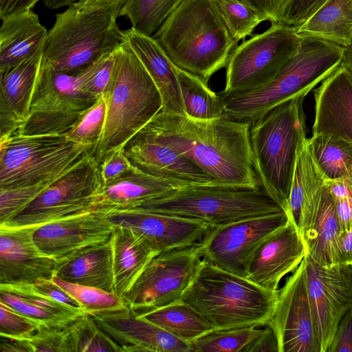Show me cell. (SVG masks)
<instances>
[{"instance_id":"9","label":"cell","mask_w":352,"mask_h":352,"mask_svg":"<svg viewBox=\"0 0 352 352\" xmlns=\"http://www.w3.org/2000/svg\"><path fill=\"white\" fill-rule=\"evenodd\" d=\"M198 219L212 228L283 211L262 188L191 186L134 208Z\"/></svg>"},{"instance_id":"35","label":"cell","mask_w":352,"mask_h":352,"mask_svg":"<svg viewBox=\"0 0 352 352\" xmlns=\"http://www.w3.org/2000/svg\"><path fill=\"white\" fill-rule=\"evenodd\" d=\"M185 115L195 120H212L222 116L223 104L214 93L197 76L176 66Z\"/></svg>"},{"instance_id":"18","label":"cell","mask_w":352,"mask_h":352,"mask_svg":"<svg viewBox=\"0 0 352 352\" xmlns=\"http://www.w3.org/2000/svg\"><path fill=\"white\" fill-rule=\"evenodd\" d=\"M114 224L101 210L63 219L37 228L38 247L60 264L88 249L110 241Z\"/></svg>"},{"instance_id":"45","label":"cell","mask_w":352,"mask_h":352,"mask_svg":"<svg viewBox=\"0 0 352 352\" xmlns=\"http://www.w3.org/2000/svg\"><path fill=\"white\" fill-rule=\"evenodd\" d=\"M87 351L118 352V350L113 343L86 313L78 320L76 352Z\"/></svg>"},{"instance_id":"3","label":"cell","mask_w":352,"mask_h":352,"mask_svg":"<svg viewBox=\"0 0 352 352\" xmlns=\"http://www.w3.org/2000/svg\"><path fill=\"white\" fill-rule=\"evenodd\" d=\"M103 131L93 153L102 164L146 125L162 109L160 91L146 68L122 41L115 50L112 76L104 94Z\"/></svg>"},{"instance_id":"17","label":"cell","mask_w":352,"mask_h":352,"mask_svg":"<svg viewBox=\"0 0 352 352\" xmlns=\"http://www.w3.org/2000/svg\"><path fill=\"white\" fill-rule=\"evenodd\" d=\"M123 151L135 167L181 188L223 187L186 155L165 143L147 124L126 143Z\"/></svg>"},{"instance_id":"24","label":"cell","mask_w":352,"mask_h":352,"mask_svg":"<svg viewBox=\"0 0 352 352\" xmlns=\"http://www.w3.org/2000/svg\"><path fill=\"white\" fill-rule=\"evenodd\" d=\"M43 53L0 71V137L18 130L25 122Z\"/></svg>"},{"instance_id":"53","label":"cell","mask_w":352,"mask_h":352,"mask_svg":"<svg viewBox=\"0 0 352 352\" xmlns=\"http://www.w3.org/2000/svg\"><path fill=\"white\" fill-rule=\"evenodd\" d=\"M41 0H0V18L14 13L33 9Z\"/></svg>"},{"instance_id":"16","label":"cell","mask_w":352,"mask_h":352,"mask_svg":"<svg viewBox=\"0 0 352 352\" xmlns=\"http://www.w3.org/2000/svg\"><path fill=\"white\" fill-rule=\"evenodd\" d=\"M304 261L321 352H327L340 321L352 308V265L324 267L308 255Z\"/></svg>"},{"instance_id":"33","label":"cell","mask_w":352,"mask_h":352,"mask_svg":"<svg viewBox=\"0 0 352 352\" xmlns=\"http://www.w3.org/2000/svg\"><path fill=\"white\" fill-rule=\"evenodd\" d=\"M301 37H314L344 47L352 43V0H328L302 25Z\"/></svg>"},{"instance_id":"58","label":"cell","mask_w":352,"mask_h":352,"mask_svg":"<svg viewBox=\"0 0 352 352\" xmlns=\"http://www.w3.org/2000/svg\"><path fill=\"white\" fill-rule=\"evenodd\" d=\"M352 265V264H351Z\"/></svg>"},{"instance_id":"52","label":"cell","mask_w":352,"mask_h":352,"mask_svg":"<svg viewBox=\"0 0 352 352\" xmlns=\"http://www.w3.org/2000/svg\"><path fill=\"white\" fill-rule=\"evenodd\" d=\"M264 12L272 23H279L290 0H248Z\"/></svg>"},{"instance_id":"23","label":"cell","mask_w":352,"mask_h":352,"mask_svg":"<svg viewBox=\"0 0 352 352\" xmlns=\"http://www.w3.org/2000/svg\"><path fill=\"white\" fill-rule=\"evenodd\" d=\"M312 135L322 134L352 145V76L342 65L314 90Z\"/></svg>"},{"instance_id":"46","label":"cell","mask_w":352,"mask_h":352,"mask_svg":"<svg viewBox=\"0 0 352 352\" xmlns=\"http://www.w3.org/2000/svg\"><path fill=\"white\" fill-rule=\"evenodd\" d=\"M0 336L12 338H27L42 325L4 303L0 302Z\"/></svg>"},{"instance_id":"29","label":"cell","mask_w":352,"mask_h":352,"mask_svg":"<svg viewBox=\"0 0 352 352\" xmlns=\"http://www.w3.org/2000/svg\"><path fill=\"white\" fill-rule=\"evenodd\" d=\"M110 243L114 293L124 299L147 264L160 252L142 235L119 225H114Z\"/></svg>"},{"instance_id":"27","label":"cell","mask_w":352,"mask_h":352,"mask_svg":"<svg viewBox=\"0 0 352 352\" xmlns=\"http://www.w3.org/2000/svg\"><path fill=\"white\" fill-rule=\"evenodd\" d=\"M342 233L335 204L326 180L310 222L301 233L306 255L324 267L340 265V241Z\"/></svg>"},{"instance_id":"14","label":"cell","mask_w":352,"mask_h":352,"mask_svg":"<svg viewBox=\"0 0 352 352\" xmlns=\"http://www.w3.org/2000/svg\"><path fill=\"white\" fill-rule=\"evenodd\" d=\"M289 221L283 210L213 227L199 244L202 257L223 270L247 278L257 248Z\"/></svg>"},{"instance_id":"7","label":"cell","mask_w":352,"mask_h":352,"mask_svg":"<svg viewBox=\"0 0 352 352\" xmlns=\"http://www.w3.org/2000/svg\"><path fill=\"white\" fill-rule=\"evenodd\" d=\"M118 13L105 8L85 7L78 2L56 14L48 31L43 62L63 74L80 72L122 43Z\"/></svg>"},{"instance_id":"51","label":"cell","mask_w":352,"mask_h":352,"mask_svg":"<svg viewBox=\"0 0 352 352\" xmlns=\"http://www.w3.org/2000/svg\"><path fill=\"white\" fill-rule=\"evenodd\" d=\"M242 352H279L276 333L270 326L265 325L263 332L251 341Z\"/></svg>"},{"instance_id":"43","label":"cell","mask_w":352,"mask_h":352,"mask_svg":"<svg viewBox=\"0 0 352 352\" xmlns=\"http://www.w3.org/2000/svg\"><path fill=\"white\" fill-rule=\"evenodd\" d=\"M115 61V51L107 54L78 72L80 91L96 99L103 96L109 83Z\"/></svg>"},{"instance_id":"28","label":"cell","mask_w":352,"mask_h":352,"mask_svg":"<svg viewBox=\"0 0 352 352\" xmlns=\"http://www.w3.org/2000/svg\"><path fill=\"white\" fill-rule=\"evenodd\" d=\"M181 187L132 167L103 184L102 208L107 212L139 208Z\"/></svg>"},{"instance_id":"49","label":"cell","mask_w":352,"mask_h":352,"mask_svg":"<svg viewBox=\"0 0 352 352\" xmlns=\"http://www.w3.org/2000/svg\"><path fill=\"white\" fill-rule=\"evenodd\" d=\"M132 166L124 153L123 148L116 151L100 164L103 184L120 176L130 169Z\"/></svg>"},{"instance_id":"32","label":"cell","mask_w":352,"mask_h":352,"mask_svg":"<svg viewBox=\"0 0 352 352\" xmlns=\"http://www.w3.org/2000/svg\"><path fill=\"white\" fill-rule=\"evenodd\" d=\"M54 276L70 283L91 286L114 293L113 256L110 241L82 252L58 264Z\"/></svg>"},{"instance_id":"37","label":"cell","mask_w":352,"mask_h":352,"mask_svg":"<svg viewBox=\"0 0 352 352\" xmlns=\"http://www.w3.org/2000/svg\"><path fill=\"white\" fill-rule=\"evenodd\" d=\"M184 0H127L120 16H126L131 28L152 36Z\"/></svg>"},{"instance_id":"40","label":"cell","mask_w":352,"mask_h":352,"mask_svg":"<svg viewBox=\"0 0 352 352\" xmlns=\"http://www.w3.org/2000/svg\"><path fill=\"white\" fill-rule=\"evenodd\" d=\"M80 318L63 327H50L41 325L30 337L25 338L30 351L76 352Z\"/></svg>"},{"instance_id":"38","label":"cell","mask_w":352,"mask_h":352,"mask_svg":"<svg viewBox=\"0 0 352 352\" xmlns=\"http://www.w3.org/2000/svg\"><path fill=\"white\" fill-rule=\"evenodd\" d=\"M221 16L233 39L237 43L252 36L254 29L267 16L248 0H215Z\"/></svg>"},{"instance_id":"57","label":"cell","mask_w":352,"mask_h":352,"mask_svg":"<svg viewBox=\"0 0 352 352\" xmlns=\"http://www.w3.org/2000/svg\"><path fill=\"white\" fill-rule=\"evenodd\" d=\"M342 65L352 76V43L344 50Z\"/></svg>"},{"instance_id":"2","label":"cell","mask_w":352,"mask_h":352,"mask_svg":"<svg viewBox=\"0 0 352 352\" xmlns=\"http://www.w3.org/2000/svg\"><path fill=\"white\" fill-rule=\"evenodd\" d=\"M152 36L177 67L206 83L238 45L215 0H184Z\"/></svg>"},{"instance_id":"25","label":"cell","mask_w":352,"mask_h":352,"mask_svg":"<svg viewBox=\"0 0 352 352\" xmlns=\"http://www.w3.org/2000/svg\"><path fill=\"white\" fill-rule=\"evenodd\" d=\"M122 41L136 54L157 87L162 100L161 111L186 116L176 65L160 43L133 28L122 31Z\"/></svg>"},{"instance_id":"21","label":"cell","mask_w":352,"mask_h":352,"mask_svg":"<svg viewBox=\"0 0 352 352\" xmlns=\"http://www.w3.org/2000/svg\"><path fill=\"white\" fill-rule=\"evenodd\" d=\"M36 229L0 226V283H34L55 276L58 263L38 247Z\"/></svg>"},{"instance_id":"50","label":"cell","mask_w":352,"mask_h":352,"mask_svg":"<svg viewBox=\"0 0 352 352\" xmlns=\"http://www.w3.org/2000/svg\"><path fill=\"white\" fill-rule=\"evenodd\" d=\"M32 284L43 294L66 305L83 310L80 303L56 284L52 278L41 279Z\"/></svg>"},{"instance_id":"5","label":"cell","mask_w":352,"mask_h":352,"mask_svg":"<svg viewBox=\"0 0 352 352\" xmlns=\"http://www.w3.org/2000/svg\"><path fill=\"white\" fill-rule=\"evenodd\" d=\"M306 96L285 101L250 122L252 159L261 187L286 213L297 155L307 139Z\"/></svg>"},{"instance_id":"13","label":"cell","mask_w":352,"mask_h":352,"mask_svg":"<svg viewBox=\"0 0 352 352\" xmlns=\"http://www.w3.org/2000/svg\"><path fill=\"white\" fill-rule=\"evenodd\" d=\"M199 244L157 254L123 299L126 306L140 316L180 300L203 261Z\"/></svg>"},{"instance_id":"41","label":"cell","mask_w":352,"mask_h":352,"mask_svg":"<svg viewBox=\"0 0 352 352\" xmlns=\"http://www.w3.org/2000/svg\"><path fill=\"white\" fill-rule=\"evenodd\" d=\"M106 111V100L103 95L82 114L65 135L69 140L91 148L93 155L103 131Z\"/></svg>"},{"instance_id":"8","label":"cell","mask_w":352,"mask_h":352,"mask_svg":"<svg viewBox=\"0 0 352 352\" xmlns=\"http://www.w3.org/2000/svg\"><path fill=\"white\" fill-rule=\"evenodd\" d=\"M91 153L65 135L0 137V188L53 183Z\"/></svg>"},{"instance_id":"44","label":"cell","mask_w":352,"mask_h":352,"mask_svg":"<svg viewBox=\"0 0 352 352\" xmlns=\"http://www.w3.org/2000/svg\"><path fill=\"white\" fill-rule=\"evenodd\" d=\"M52 184L41 183L12 188H0V224L12 220Z\"/></svg>"},{"instance_id":"19","label":"cell","mask_w":352,"mask_h":352,"mask_svg":"<svg viewBox=\"0 0 352 352\" xmlns=\"http://www.w3.org/2000/svg\"><path fill=\"white\" fill-rule=\"evenodd\" d=\"M88 314L118 352H190L189 344L137 315L126 304Z\"/></svg>"},{"instance_id":"31","label":"cell","mask_w":352,"mask_h":352,"mask_svg":"<svg viewBox=\"0 0 352 352\" xmlns=\"http://www.w3.org/2000/svg\"><path fill=\"white\" fill-rule=\"evenodd\" d=\"M327 179L311 153L307 138L297 155L287 212L300 234L310 222Z\"/></svg>"},{"instance_id":"20","label":"cell","mask_w":352,"mask_h":352,"mask_svg":"<svg viewBox=\"0 0 352 352\" xmlns=\"http://www.w3.org/2000/svg\"><path fill=\"white\" fill-rule=\"evenodd\" d=\"M107 217L142 235L159 252L197 245L212 228L198 219L140 209L114 210Z\"/></svg>"},{"instance_id":"47","label":"cell","mask_w":352,"mask_h":352,"mask_svg":"<svg viewBox=\"0 0 352 352\" xmlns=\"http://www.w3.org/2000/svg\"><path fill=\"white\" fill-rule=\"evenodd\" d=\"M328 0H290L279 23L297 28L302 25Z\"/></svg>"},{"instance_id":"42","label":"cell","mask_w":352,"mask_h":352,"mask_svg":"<svg viewBox=\"0 0 352 352\" xmlns=\"http://www.w3.org/2000/svg\"><path fill=\"white\" fill-rule=\"evenodd\" d=\"M52 280L71 295L86 313L117 309L125 305L123 299L116 294L101 289L70 283L54 276Z\"/></svg>"},{"instance_id":"56","label":"cell","mask_w":352,"mask_h":352,"mask_svg":"<svg viewBox=\"0 0 352 352\" xmlns=\"http://www.w3.org/2000/svg\"><path fill=\"white\" fill-rule=\"evenodd\" d=\"M78 0H41L43 3L49 9H58L69 6Z\"/></svg>"},{"instance_id":"1","label":"cell","mask_w":352,"mask_h":352,"mask_svg":"<svg viewBox=\"0 0 352 352\" xmlns=\"http://www.w3.org/2000/svg\"><path fill=\"white\" fill-rule=\"evenodd\" d=\"M147 125L221 186L261 188L253 163L250 122L223 116L195 120L160 111Z\"/></svg>"},{"instance_id":"39","label":"cell","mask_w":352,"mask_h":352,"mask_svg":"<svg viewBox=\"0 0 352 352\" xmlns=\"http://www.w3.org/2000/svg\"><path fill=\"white\" fill-rule=\"evenodd\" d=\"M263 331L258 327L216 329L191 342L190 352H242Z\"/></svg>"},{"instance_id":"55","label":"cell","mask_w":352,"mask_h":352,"mask_svg":"<svg viewBox=\"0 0 352 352\" xmlns=\"http://www.w3.org/2000/svg\"><path fill=\"white\" fill-rule=\"evenodd\" d=\"M126 1L127 0H78L77 2L85 7L111 10L118 12L120 15V10Z\"/></svg>"},{"instance_id":"54","label":"cell","mask_w":352,"mask_h":352,"mask_svg":"<svg viewBox=\"0 0 352 352\" xmlns=\"http://www.w3.org/2000/svg\"><path fill=\"white\" fill-rule=\"evenodd\" d=\"M340 264H352V226L348 231L341 234Z\"/></svg>"},{"instance_id":"26","label":"cell","mask_w":352,"mask_h":352,"mask_svg":"<svg viewBox=\"0 0 352 352\" xmlns=\"http://www.w3.org/2000/svg\"><path fill=\"white\" fill-rule=\"evenodd\" d=\"M1 19L0 71L43 53L48 31L32 9Z\"/></svg>"},{"instance_id":"4","label":"cell","mask_w":352,"mask_h":352,"mask_svg":"<svg viewBox=\"0 0 352 352\" xmlns=\"http://www.w3.org/2000/svg\"><path fill=\"white\" fill-rule=\"evenodd\" d=\"M345 47L314 37H302L297 52L267 84L240 94L218 93L222 116L251 122L276 105L307 96L342 63Z\"/></svg>"},{"instance_id":"34","label":"cell","mask_w":352,"mask_h":352,"mask_svg":"<svg viewBox=\"0 0 352 352\" xmlns=\"http://www.w3.org/2000/svg\"><path fill=\"white\" fill-rule=\"evenodd\" d=\"M140 316L189 344L216 330L197 310L182 300L149 311Z\"/></svg>"},{"instance_id":"36","label":"cell","mask_w":352,"mask_h":352,"mask_svg":"<svg viewBox=\"0 0 352 352\" xmlns=\"http://www.w3.org/2000/svg\"><path fill=\"white\" fill-rule=\"evenodd\" d=\"M311 153L328 179H337L352 171V145L322 134L308 138Z\"/></svg>"},{"instance_id":"48","label":"cell","mask_w":352,"mask_h":352,"mask_svg":"<svg viewBox=\"0 0 352 352\" xmlns=\"http://www.w3.org/2000/svg\"><path fill=\"white\" fill-rule=\"evenodd\" d=\"M327 352H352V308L340 321Z\"/></svg>"},{"instance_id":"10","label":"cell","mask_w":352,"mask_h":352,"mask_svg":"<svg viewBox=\"0 0 352 352\" xmlns=\"http://www.w3.org/2000/svg\"><path fill=\"white\" fill-rule=\"evenodd\" d=\"M102 187L100 165L91 153L0 226L38 228L76 215L104 211Z\"/></svg>"},{"instance_id":"11","label":"cell","mask_w":352,"mask_h":352,"mask_svg":"<svg viewBox=\"0 0 352 352\" xmlns=\"http://www.w3.org/2000/svg\"><path fill=\"white\" fill-rule=\"evenodd\" d=\"M302 39L295 27L275 23L244 41L229 58L225 88L220 93L240 94L267 84L297 52Z\"/></svg>"},{"instance_id":"15","label":"cell","mask_w":352,"mask_h":352,"mask_svg":"<svg viewBox=\"0 0 352 352\" xmlns=\"http://www.w3.org/2000/svg\"><path fill=\"white\" fill-rule=\"evenodd\" d=\"M270 326L279 352H321L307 287L304 258L278 289Z\"/></svg>"},{"instance_id":"22","label":"cell","mask_w":352,"mask_h":352,"mask_svg":"<svg viewBox=\"0 0 352 352\" xmlns=\"http://www.w3.org/2000/svg\"><path fill=\"white\" fill-rule=\"evenodd\" d=\"M306 253L301 234L289 220L257 248L250 263L247 278L266 290L277 292L281 279L294 272Z\"/></svg>"},{"instance_id":"30","label":"cell","mask_w":352,"mask_h":352,"mask_svg":"<svg viewBox=\"0 0 352 352\" xmlns=\"http://www.w3.org/2000/svg\"><path fill=\"white\" fill-rule=\"evenodd\" d=\"M0 302L50 327L68 325L86 314L43 294L32 283H0Z\"/></svg>"},{"instance_id":"6","label":"cell","mask_w":352,"mask_h":352,"mask_svg":"<svg viewBox=\"0 0 352 352\" xmlns=\"http://www.w3.org/2000/svg\"><path fill=\"white\" fill-rule=\"evenodd\" d=\"M277 293L203 258L180 300L192 306L217 330L258 327L270 319Z\"/></svg>"},{"instance_id":"12","label":"cell","mask_w":352,"mask_h":352,"mask_svg":"<svg viewBox=\"0 0 352 352\" xmlns=\"http://www.w3.org/2000/svg\"><path fill=\"white\" fill-rule=\"evenodd\" d=\"M80 89L78 73L57 72L44 62L25 122L23 135H65L97 100Z\"/></svg>"}]
</instances>
